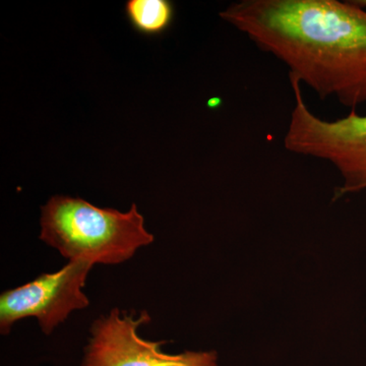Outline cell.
I'll return each mask as SVG.
<instances>
[{"label":"cell","instance_id":"6da1fadb","mask_svg":"<svg viewBox=\"0 0 366 366\" xmlns=\"http://www.w3.org/2000/svg\"><path fill=\"white\" fill-rule=\"evenodd\" d=\"M220 16L320 98L366 103V11L353 1L242 0Z\"/></svg>","mask_w":366,"mask_h":366},{"label":"cell","instance_id":"7a4b0ae2","mask_svg":"<svg viewBox=\"0 0 366 366\" xmlns=\"http://www.w3.org/2000/svg\"><path fill=\"white\" fill-rule=\"evenodd\" d=\"M39 238L69 261L119 264L154 242L136 204L127 213L79 199L51 197L41 215Z\"/></svg>","mask_w":366,"mask_h":366},{"label":"cell","instance_id":"3957f363","mask_svg":"<svg viewBox=\"0 0 366 366\" xmlns=\"http://www.w3.org/2000/svg\"><path fill=\"white\" fill-rule=\"evenodd\" d=\"M295 94L284 146L291 153L329 161L341 173L338 196L366 189V114L351 112L335 122L315 117L305 104L300 83L290 79Z\"/></svg>","mask_w":366,"mask_h":366},{"label":"cell","instance_id":"277c9868","mask_svg":"<svg viewBox=\"0 0 366 366\" xmlns=\"http://www.w3.org/2000/svg\"><path fill=\"white\" fill-rule=\"evenodd\" d=\"M150 315L139 317L113 308L92 324L81 366H219L215 351L164 352L167 341L141 338L137 329L151 322Z\"/></svg>","mask_w":366,"mask_h":366},{"label":"cell","instance_id":"5b68a950","mask_svg":"<svg viewBox=\"0 0 366 366\" xmlns=\"http://www.w3.org/2000/svg\"><path fill=\"white\" fill-rule=\"evenodd\" d=\"M93 267L86 261H69L59 271L41 274L35 280L2 292L0 333L9 334L19 320L35 317L43 333L51 334L72 312L90 305L83 288Z\"/></svg>","mask_w":366,"mask_h":366},{"label":"cell","instance_id":"8992f818","mask_svg":"<svg viewBox=\"0 0 366 366\" xmlns=\"http://www.w3.org/2000/svg\"><path fill=\"white\" fill-rule=\"evenodd\" d=\"M125 14L137 32L156 36L169 28L174 7L167 0H129L125 4Z\"/></svg>","mask_w":366,"mask_h":366},{"label":"cell","instance_id":"52a82bcc","mask_svg":"<svg viewBox=\"0 0 366 366\" xmlns=\"http://www.w3.org/2000/svg\"><path fill=\"white\" fill-rule=\"evenodd\" d=\"M353 4H355L356 6H358L360 7H366V0H361V1H353Z\"/></svg>","mask_w":366,"mask_h":366}]
</instances>
